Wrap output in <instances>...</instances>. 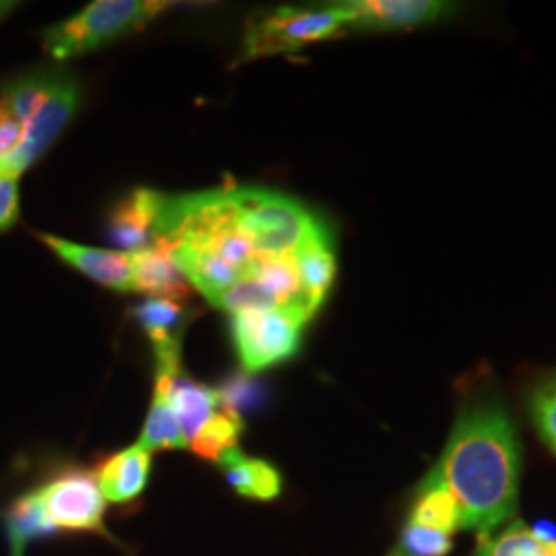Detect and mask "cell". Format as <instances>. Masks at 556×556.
Instances as JSON below:
<instances>
[{"label":"cell","instance_id":"6da1fadb","mask_svg":"<svg viewBox=\"0 0 556 556\" xmlns=\"http://www.w3.org/2000/svg\"><path fill=\"white\" fill-rule=\"evenodd\" d=\"M324 223L298 200L248 186L165 197L153 241L215 307L280 312L301 324L319 307L305 293L298 254Z\"/></svg>","mask_w":556,"mask_h":556},{"label":"cell","instance_id":"7a4b0ae2","mask_svg":"<svg viewBox=\"0 0 556 556\" xmlns=\"http://www.w3.org/2000/svg\"><path fill=\"white\" fill-rule=\"evenodd\" d=\"M425 482L443 486L456 498L464 530L493 536L509 521L517 507L519 443L503 406L497 402L466 406Z\"/></svg>","mask_w":556,"mask_h":556},{"label":"cell","instance_id":"3957f363","mask_svg":"<svg viewBox=\"0 0 556 556\" xmlns=\"http://www.w3.org/2000/svg\"><path fill=\"white\" fill-rule=\"evenodd\" d=\"M169 2L98 0L43 31V50L54 60L77 59L139 31L167 11Z\"/></svg>","mask_w":556,"mask_h":556},{"label":"cell","instance_id":"277c9868","mask_svg":"<svg viewBox=\"0 0 556 556\" xmlns=\"http://www.w3.org/2000/svg\"><path fill=\"white\" fill-rule=\"evenodd\" d=\"M351 27L346 11L337 4L326 9H293L254 13L243 34V60L266 59L295 52L299 48L328 40Z\"/></svg>","mask_w":556,"mask_h":556},{"label":"cell","instance_id":"5b68a950","mask_svg":"<svg viewBox=\"0 0 556 556\" xmlns=\"http://www.w3.org/2000/svg\"><path fill=\"white\" fill-rule=\"evenodd\" d=\"M305 324L280 312H241L231 318V337L245 376H256L298 355Z\"/></svg>","mask_w":556,"mask_h":556},{"label":"cell","instance_id":"8992f818","mask_svg":"<svg viewBox=\"0 0 556 556\" xmlns=\"http://www.w3.org/2000/svg\"><path fill=\"white\" fill-rule=\"evenodd\" d=\"M43 509L56 530L93 532L108 536L105 530V498L98 478L87 470H64L40 489H36Z\"/></svg>","mask_w":556,"mask_h":556},{"label":"cell","instance_id":"52a82bcc","mask_svg":"<svg viewBox=\"0 0 556 556\" xmlns=\"http://www.w3.org/2000/svg\"><path fill=\"white\" fill-rule=\"evenodd\" d=\"M346 11L351 27L408 29L443 17L452 4L438 0H349L338 2Z\"/></svg>","mask_w":556,"mask_h":556},{"label":"cell","instance_id":"ba28073f","mask_svg":"<svg viewBox=\"0 0 556 556\" xmlns=\"http://www.w3.org/2000/svg\"><path fill=\"white\" fill-rule=\"evenodd\" d=\"M38 238L59 256L62 262L73 266L75 270L83 273L85 277L93 278L103 287L118 291V293H130L132 291V264L128 252H112L101 248H89L73 243L68 239L56 238L40 233Z\"/></svg>","mask_w":556,"mask_h":556},{"label":"cell","instance_id":"9c48e42d","mask_svg":"<svg viewBox=\"0 0 556 556\" xmlns=\"http://www.w3.org/2000/svg\"><path fill=\"white\" fill-rule=\"evenodd\" d=\"M161 200L163 194L151 188H137L126 194L110 213V239L128 254L151 245L155 238Z\"/></svg>","mask_w":556,"mask_h":556},{"label":"cell","instance_id":"30bf717a","mask_svg":"<svg viewBox=\"0 0 556 556\" xmlns=\"http://www.w3.org/2000/svg\"><path fill=\"white\" fill-rule=\"evenodd\" d=\"M130 264L132 291L151 295V299L179 301L190 298V280L184 277L172 252L160 241H153L142 250L130 252Z\"/></svg>","mask_w":556,"mask_h":556},{"label":"cell","instance_id":"8fae6325","mask_svg":"<svg viewBox=\"0 0 556 556\" xmlns=\"http://www.w3.org/2000/svg\"><path fill=\"white\" fill-rule=\"evenodd\" d=\"M179 363L181 361L157 363V369H155L153 400H151V408H149V415H147L139 438L140 445L147 447L151 454L160 452V450H186L188 447L176 413L169 404L172 386L181 374Z\"/></svg>","mask_w":556,"mask_h":556},{"label":"cell","instance_id":"7c38bea8","mask_svg":"<svg viewBox=\"0 0 556 556\" xmlns=\"http://www.w3.org/2000/svg\"><path fill=\"white\" fill-rule=\"evenodd\" d=\"M151 452L139 441L122 452L105 457L93 472L105 503L126 505L142 495L151 475Z\"/></svg>","mask_w":556,"mask_h":556},{"label":"cell","instance_id":"4fadbf2b","mask_svg":"<svg viewBox=\"0 0 556 556\" xmlns=\"http://www.w3.org/2000/svg\"><path fill=\"white\" fill-rule=\"evenodd\" d=\"M217 466L239 497L268 503L282 493V477L277 466L266 459L248 456L239 447L225 452L217 459Z\"/></svg>","mask_w":556,"mask_h":556},{"label":"cell","instance_id":"5bb4252c","mask_svg":"<svg viewBox=\"0 0 556 556\" xmlns=\"http://www.w3.org/2000/svg\"><path fill=\"white\" fill-rule=\"evenodd\" d=\"M298 270L305 293L319 307L337 277V260L326 225H321L299 250Z\"/></svg>","mask_w":556,"mask_h":556},{"label":"cell","instance_id":"9a60e30c","mask_svg":"<svg viewBox=\"0 0 556 556\" xmlns=\"http://www.w3.org/2000/svg\"><path fill=\"white\" fill-rule=\"evenodd\" d=\"M169 404L176 413L186 443H190L197 438L202 425L219 410L223 400L219 390L197 383L194 379L184 378L179 374L169 392Z\"/></svg>","mask_w":556,"mask_h":556},{"label":"cell","instance_id":"2e32d148","mask_svg":"<svg viewBox=\"0 0 556 556\" xmlns=\"http://www.w3.org/2000/svg\"><path fill=\"white\" fill-rule=\"evenodd\" d=\"M4 528L13 556L25 555V548L34 540L52 536L59 532L52 519L46 514L36 491L21 495L9 505L4 514Z\"/></svg>","mask_w":556,"mask_h":556},{"label":"cell","instance_id":"e0dca14e","mask_svg":"<svg viewBox=\"0 0 556 556\" xmlns=\"http://www.w3.org/2000/svg\"><path fill=\"white\" fill-rule=\"evenodd\" d=\"M144 334L153 342V349L181 344V337L190 324V309L172 299H147L132 309Z\"/></svg>","mask_w":556,"mask_h":556},{"label":"cell","instance_id":"ac0fdd59","mask_svg":"<svg viewBox=\"0 0 556 556\" xmlns=\"http://www.w3.org/2000/svg\"><path fill=\"white\" fill-rule=\"evenodd\" d=\"M241 433H243L241 415L233 408L220 404L219 410L202 425V429L197 433V438L188 443V447L192 450V454L217 464V459L225 452L238 447Z\"/></svg>","mask_w":556,"mask_h":556},{"label":"cell","instance_id":"d6986e66","mask_svg":"<svg viewBox=\"0 0 556 556\" xmlns=\"http://www.w3.org/2000/svg\"><path fill=\"white\" fill-rule=\"evenodd\" d=\"M408 523L438 530L452 536L459 528L456 498L452 497L443 486L422 480L418 486L417 501L408 517Z\"/></svg>","mask_w":556,"mask_h":556},{"label":"cell","instance_id":"ffe728a7","mask_svg":"<svg viewBox=\"0 0 556 556\" xmlns=\"http://www.w3.org/2000/svg\"><path fill=\"white\" fill-rule=\"evenodd\" d=\"M475 556H556V540L514 523L501 536H480Z\"/></svg>","mask_w":556,"mask_h":556},{"label":"cell","instance_id":"44dd1931","mask_svg":"<svg viewBox=\"0 0 556 556\" xmlns=\"http://www.w3.org/2000/svg\"><path fill=\"white\" fill-rule=\"evenodd\" d=\"M397 548L406 556H445L452 551V536L406 523Z\"/></svg>","mask_w":556,"mask_h":556},{"label":"cell","instance_id":"7402d4cb","mask_svg":"<svg viewBox=\"0 0 556 556\" xmlns=\"http://www.w3.org/2000/svg\"><path fill=\"white\" fill-rule=\"evenodd\" d=\"M532 413L540 433L556 452V379L538 390L532 400Z\"/></svg>","mask_w":556,"mask_h":556},{"label":"cell","instance_id":"603a6c76","mask_svg":"<svg viewBox=\"0 0 556 556\" xmlns=\"http://www.w3.org/2000/svg\"><path fill=\"white\" fill-rule=\"evenodd\" d=\"M20 220V178H0V233L13 229Z\"/></svg>","mask_w":556,"mask_h":556},{"label":"cell","instance_id":"cb8c5ba5","mask_svg":"<svg viewBox=\"0 0 556 556\" xmlns=\"http://www.w3.org/2000/svg\"><path fill=\"white\" fill-rule=\"evenodd\" d=\"M23 137L25 130L20 119L0 103V163H4L20 149Z\"/></svg>","mask_w":556,"mask_h":556},{"label":"cell","instance_id":"d4e9b609","mask_svg":"<svg viewBox=\"0 0 556 556\" xmlns=\"http://www.w3.org/2000/svg\"><path fill=\"white\" fill-rule=\"evenodd\" d=\"M20 7V2H13V0H0V21L7 20L15 9Z\"/></svg>","mask_w":556,"mask_h":556},{"label":"cell","instance_id":"484cf974","mask_svg":"<svg viewBox=\"0 0 556 556\" xmlns=\"http://www.w3.org/2000/svg\"><path fill=\"white\" fill-rule=\"evenodd\" d=\"M388 556H406L404 555V553H402V551H400V548H396V551H392V553H390V555Z\"/></svg>","mask_w":556,"mask_h":556},{"label":"cell","instance_id":"4316f807","mask_svg":"<svg viewBox=\"0 0 556 556\" xmlns=\"http://www.w3.org/2000/svg\"><path fill=\"white\" fill-rule=\"evenodd\" d=\"M0 178H2V174H0Z\"/></svg>","mask_w":556,"mask_h":556}]
</instances>
